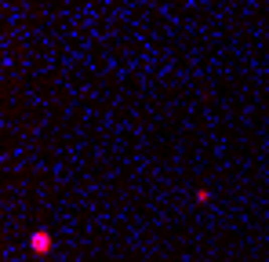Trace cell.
<instances>
[{"label": "cell", "mask_w": 269, "mask_h": 262, "mask_svg": "<svg viewBox=\"0 0 269 262\" xmlns=\"http://www.w3.org/2000/svg\"><path fill=\"white\" fill-rule=\"evenodd\" d=\"M51 248H55L51 233H47V229H33V237H29V251H33V255H51Z\"/></svg>", "instance_id": "1"}, {"label": "cell", "mask_w": 269, "mask_h": 262, "mask_svg": "<svg viewBox=\"0 0 269 262\" xmlns=\"http://www.w3.org/2000/svg\"><path fill=\"white\" fill-rule=\"evenodd\" d=\"M211 200V190H197V204H208Z\"/></svg>", "instance_id": "2"}]
</instances>
